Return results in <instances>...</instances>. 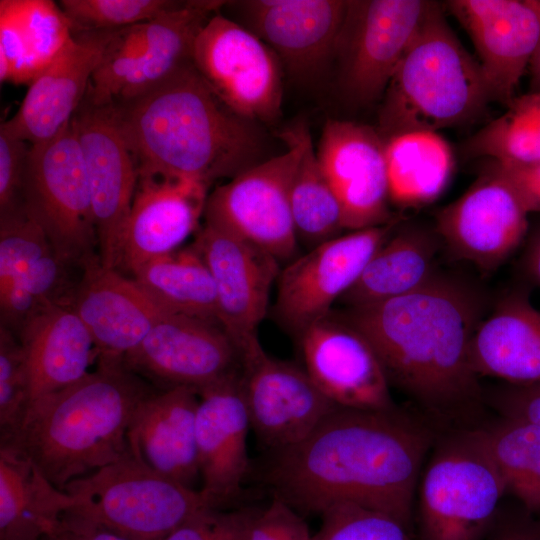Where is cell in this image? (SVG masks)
<instances>
[{"mask_svg": "<svg viewBox=\"0 0 540 540\" xmlns=\"http://www.w3.org/2000/svg\"><path fill=\"white\" fill-rule=\"evenodd\" d=\"M438 434L413 408L337 407L303 441L269 452L261 478L304 517L349 502L412 528L419 478Z\"/></svg>", "mask_w": 540, "mask_h": 540, "instance_id": "1", "label": "cell"}, {"mask_svg": "<svg viewBox=\"0 0 540 540\" xmlns=\"http://www.w3.org/2000/svg\"><path fill=\"white\" fill-rule=\"evenodd\" d=\"M482 303L468 286L436 274L410 293L340 314L368 340L390 387L441 433L488 418L470 361Z\"/></svg>", "mask_w": 540, "mask_h": 540, "instance_id": "2", "label": "cell"}, {"mask_svg": "<svg viewBox=\"0 0 540 540\" xmlns=\"http://www.w3.org/2000/svg\"><path fill=\"white\" fill-rule=\"evenodd\" d=\"M113 103L139 175L209 188L264 161L255 122L231 110L193 61L146 93Z\"/></svg>", "mask_w": 540, "mask_h": 540, "instance_id": "3", "label": "cell"}, {"mask_svg": "<svg viewBox=\"0 0 540 540\" xmlns=\"http://www.w3.org/2000/svg\"><path fill=\"white\" fill-rule=\"evenodd\" d=\"M154 390L122 363H98L76 383L33 401L18 431L0 445L29 458L65 491L130 454L131 419Z\"/></svg>", "mask_w": 540, "mask_h": 540, "instance_id": "4", "label": "cell"}, {"mask_svg": "<svg viewBox=\"0 0 540 540\" xmlns=\"http://www.w3.org/2000/svg\"><path fill=\"white\" fill-rule=\"evenodd\" d=\"M384 140L470 122L493 100L478 60L461 44L434 2L382 97Z\"/></svg>", "mask_w": 540, "mask_h": 540, "instance_id": "5", "label": "cell"}, {"mask_svg": "<svg viewBox=\"0 0 540 540\" xmlns=\"http://www.w3.org/2000/svg\"><path fill=\"white\" fill-rule=\"evenodd\" d=\"M506 494L478 426L439 433L416 491L418 540H484Z\"/></svg>", "mask_w": 540, "mask_h": 540, "instance_id": "6", "label": "cell"}, {"mask_svg": "<svg viewBox=\"0 0 540 540\" xmlns=\"http://www.w3.org/2000/svg\"><path fill=\"white\" fill-rule=\"evenodd\" d=\"M65 491L77 500L71 511L131 540H161L198 512L212 508L199 489L155 472L130 454L72 481Z\"/></svg>", "mask_w": 540, "mask_h": 540, "instance_id": "7", "label": "cell"}, {"mask_svg": "<svg viewBox=\"0 0 540 540\" xmlns=\"http://www.w3.org/2000/svg\"><path fill=\"white\" fill-rule=\"evenodd\" d=\"M22 203L60 256L80 268L98 256L90 184L71 121L53 139L31 145Z\"/></svg>", "mask_w": 540, "mask_h": 540, "instance_id": "8", "label": "cell"}, {"mask_svg": "<svg viewBox=\"0 0 540 540\" xmlns=\"http://www.w3.org/2000/svg\"><path fill=\"white\" fill-rule=\"evenodd\" d=\"M277 135L287 151L215 188L207 197L203 217L206 224L252 243L281 263L294 259L299 244L290 192L301 144L291 126Z\"/></svg>", "mask_w": 540, "mask_h": 540, "instance_id": "9", "label": "cell"}, {"mask_svg": "<svg viewBox=\"0 0 540 540\" xmlns=\"http://www.w3.org/2000/svg\"><path fill=\"white\" fill-rule=\"evenodd\" d=\"M192 61L216 95L241 117L271 123L281 116L282 62L248 28L217 12L199 32Z\"/></svg>", "mask_w": 540, "mask_h": 540, "instance_id": "10", "label": "cell"}, {"mask_svg": "<svg viewBox=\"0 0 540 540\" xmlns=\"http://www.w3.org/2000/svg\"><path fill=\"white\" fill-rule=\"evenodd\" d=\"M398 219L351 231L294 258L281 270L273 313L298 338L332 312V305L356 282L373 254L394 232Z\"/></svg>", "mask_w": 540, "mask_h": 540, "instance_id": "11", "label": "cell"}, {"mask_svg": "<svg viewBox=\"0 0 540 540\" xmlns=\"http://www.w3.org/2000/svg\"><path fill=\"white\" fill-rule=\"evenodd\" d=\"M434 1L354 0L337 43L342 82L351 100L368 104L383 97Z\"/></svg>", "mask_w": 540, "mask_h": 540, "instance_id": "12", "label": "cell"}, {"mask_svg": "<svg viewBox=\"0 0 540 540\" xmlns=\"http://www.w3.org/2000/svg\"><path fill=\"white\" fill-rule=\"evenodd\" d=\"M85 163L97 235V254L117 268L119 242L139 171L119 126L114 103L94 104L86 95L71 119Z\"/></svg>", "mask_w": 540, "mask_h": 540, "instance_id": "13", "label": "cell"}, {"mask_svg": "<svg viewBox=\"0 0 540 540\" xmlns=\"http://www.w3.org/2000/svg\"><path fill=\"white\" fill-rule=\"evenodd\" d=\"M240 363L250 428L269 452L303 441L338 407L303 367L268 355L260 341Z\"/></svg>", "mask_w": 540, "mask_h": 540, "instance_id": "14", "label": "cell"}, {"mask_svg": "<svg viewBox=\"0 0 540 540\" xmlns=\"http://www.w3.org/2000/svg\"><path fill=\"white\" fill-rule=\"evenodd\" d=\"M122 364L158 390L199 391L241 368L239 353L220 325L175 313L155 324Z\"/></svg>", "mask_w": 540, "mask_h": 540, "instance_id": "15", "label": "cell"}, {"mask_svg": "<svg viewBox=\"0 0 540 540\" xmlns=\"http://www.w3.org/2000/svg\"><path fill=\"white\" fill-rule=\"evenodd\" d=\"M192 245L210 271L219 323L240 357L259 342L257 329L268 311L280 262L252 243L206 223Z\"/></svg>", "mask_w": 540, "mask_h": 540, "instance_id": "16", "label": "cell"}, {"mask_svg": "<svg viewBox=\"0 0 540 540\" xmlns=\"http://www.w3.org/2000/svg\"><path fill=\"white\" fill-rule=\"evenodd\" d=\"M528 214L512 185L491 161L459 199L438 213L436 231L454 255L490 272L527 235Z\"/></svg>", "mask_w": 540, "mask_h": 540, "instance_id": "17", "label": "cell"}, {"mask_svg": "<svg viewBox=\"0 0 540 540\" xmlns=\"http://www.w3.org/2000/svg\"><path fill=\"white\" fill-rule=\"evenodd\" d=\"M297 340L303 368L335 405L359 410L397 407L372 346L340 313L332 311Z\"/></svg>", "mask_w": 540, "mask_h": 540, "instance_id": "18", "label": "cell"}, {"mask_svg": "<svg viewBox=\"0 0 540 540\" xmlns=\"http://www.w3.org/2000/svg\"><path fill=\"white\" fill-rule=\"evenodd\" d=\"M316 152L340 202L345 229L355 231L394 220L389 211L385 140L377 129L328 119Z\"/></svg>", "mask_w": 540, "mask_h": 540, "instance_id": "19", "label": "cell"}, {"mask_svg": "<svg viewBox=\"0 0 540 540\" xmlns=\"http://www.w3.org/2000/svg\"><path fill=\"white\" fill-rule=\"evenodd\" d=\"M471 38L493 101L508 105L540 43L539 0H451Z\"/></svg>", "mask_w": 540, "mask_h": 540, "instance_id": "20", "label": "cell"}, {"mask_svg": "<svg viewBox=\"0 0 540 540\" xmlns=\"http://www.w3.org/2000/svg\"><path fill=\"white\" fill-rule=\"evenodd\" d=\"M196 443L202 495L212 508L235 501L249 472L250 422L241 368L200 389Z\"/></svg>", "mask_w": 540, "mask_h": 540, "instance_id": "21", "label": "cell"}, {"mask_svg": "<svg viewBox=\"0 0 540 540\" xmlns=\"http://www.w3.org/2000/svg\"><path fill=\"white\" fill-rule=\"evenodd\" d=\"M71 307L95 344L98 363H122L166 314L132 278L96 256L83 267Z\"/></svg>", "mask_w": 540, "mask_h": 540, "instance_id": "22", "label": "cell"}, {"mask_svg": "<svg viewBox=\"0 0 540 540\" xmlns=\"http://www.w3.org/2000/svg\"><path fill=\"white\" fill-rule=\"evenodd\" d=\"M208 189L195 181L139 175L120 237L117 268L132 275L145 263L181 248L200 228Z\"/></svg>", "mask_w": 540, "mask_h": 540, "instance_id": "23", "label": "cell"}, {"mask_svg": "<svg viewBox=\"0 0 540 540\" xmlns=\"http://www.w3.org/2000/svg\"><path fill=\"white\" fill-rule=\"evenodd\" d=\"M116 30H82L34 79L17 112L2 124L35 145L59 135L82 103L91 77Z\"/></svg>", "mask_w": 540, "mask_h": 540, "instance_id": "24", "label": "cell"}, {"mask_svg": "<svg viewBox=\"0 0 540 540\" xmlns=\"http://www.w3.org/2000/svg\"><path fill=\"white\" fill-rule=\"evenodd\" d=\"M231 2L239 8L248 29L299 78L315 75L335 54L349 3L345 0Z\"/></svg>", "mask_w": 540, "mask_h": 540, "instance_id": "25", "label": "cell"}, {"mask_svg": "<svg viewBox=\"0 0 540 540\" xmlns=\"http://www.w3.org/2000/svg\"><path fill=\"white\" fill-rule=\"evenodd\" d=\"M198 392L179 386L154 390L137 406L128 429L129 452L155 472L186 487L200 479Z\"/></svg>", "mask_w": 540, "mask_h": 540, "instance_id": "26", "label": "cell"}, {"mask_svg": "<svg viewBox=\"0 0 540 540\" xmlns=\"http://www.w3.org/2000/svg\"><path fill=\"white\" fill-rule=\"evenodd\" d=\"M16 336L25 352L30 404L81 380L97 360L92 336L69 305L39 313Z\"/></svg>", "mask_w": 540, "mask_h": 540, "instance_id": "27", "label": "cell"}, {"mask_svg": "<svg viewBox=\"0 0 540 540\" xmlns=\"http://www.w3.org/2000/svg\"><path fill=\"white\" fill-rule=\"evenodd\" d=\"M474 372L511 384H540V312L526 294L506 296L471 340Z\"/></svg>", "mask_w": 540, "mask_h": 540, "instance_id": "28", "label": "cell"}, {"mask_svg": "<svg viewBox=\"0 0 540 540\" xmlns=\"http://www.w3.org/2000/svg\"><path fill=\"white\" fill-rule=\"evenodd\" d=\"M72 37L59 4L0 0V80L30 85Z\"/></svg>", "mask_w": 540, "mask_h": 540, "instance_id": "29", "label": "cell"}, {"mask_svg": "<svg viewBox=\"0 0 540 540\" xmlns=\"http://www.w3.org/2000/svg\"><path fill=\"white\" fill-rule=\"evenodd\" d=\"M76 504L29 458L0 445V540H46Z\"/></svg>", "mask_w": 540, "mask_h": 540, "instance_id": "30", "label": "cell"}, {"mask_svg": "<svg viewBox=\"0 0 540 540\" xmlns=\"http://www.w3.org/2000/svg\"><path fill=\"white\" fill-rule=\"evenodd\" d=\"M441 238L410 226L394 232L373 254L356 282L342 295L347 308L376 304L410 293L435 275Z\"/></svg>", "mask_w": 540, "mask_h": 540, "instance_id": "31", "label": "cell"}, {"mask_svg": "<svg viewBox=\"0 0 540 540\" xmlns=\"http://www.w3.org/2000/svg\"><path fill=\"white\" fill-rule=\"evenodd\" d=\"M225 3L220 0L182 1L177 8L148 21L146 53L138 70L115 100L146 93L192 63L199 32Z\"/></svg>", "mask_w": 540, "mask_h": 540, "instance_id": "32", "label": "cell"}, {"mask_svg": "<svg viewBox=\"0 0 540 540\" xmlns=\"http://www.w3.org/2000/svg\"><path fill=\"white\" fill-rule=\"evenodd\" d=\"M390 202L403 208L435 200L445 189L454 159L437 132L413 131L385 140Z\"/></svg>", "mask_w": 540, "mask_h": 540, "instance_id": "33", "label": "cell"}, {"mask_svg": "<svg viewBox=\"0 0 540 540\" xmlns=\"http://www.w3.org/2000/svg\"><path fill=\"white\" fill-rule=\"evenodd\" d=\"M131 277L167 312L220 325L213 278L192 244L145 263Z\"/></svg>", "mask_w": 540, "mask_h": 540, "instance_id": "34", "label": "cell"}, {"mask_svg": "<svg viewBox=\"0 0 540 540\" xmlns=\"http://www.w3.org/2000/svg\"><path fill=\"white\" fill-rule=\"evenodd\" d=\"M301 157L291 185L290 202L298 243L312 249L344 230L340 202L325 176L305 122L291 126Z\"/></svg>", "mask_w": 540, "mask_h": 540, "instance_id": "35", "label": "cell"}, {"mask_svg": "<svg viewBox=\"0 0 540 540\" xmlns=\"http://www.w3.org/2000/svg\"><path fill=\"white\" fill-rule=\"evenodd\" d=\"M507 494L540 518V428L496 416L478 425Z\"/></svg>", "mask_w": 540, "mask_h": 540, "instance_id": "36", "label": "cell"}, {"mask_svg": "<svg viewBox=\"0 0 540 540\" xmlns=\"http://www.w3.org/2000/svg\"><path fill=\"white\" fill-rule=\"evenodd\" d=\"M83 268L55 250L0 289L1 325L15 335L36 315L54 306H71Z\"/></svg>", "mask_w": 540, "mask_h": 540, "instance_id": "37", "label": "cell"}, {"mask_svg": "<svg viewBox=\"0 0 540 540\" xmlns=\"http://www.w3.org/2000/svg\"><path fill=\"white\" fill-rule=\"evenodd\" d=\"M506 111L467 143L471 156L517 164H540V91L516 96Z\"/></svg>", "mask_w": 540, "mask_h": 540, "instance_id": "38", "label": "cell"}, {"mask_svg": "<svg viewBox=\"0 0 540 540\" xmlns=\"http://www.w3.org/2000/svg\"><path fill=\"white\" fill-rule=\"evenodd\" d=\"M147 50V22L117 29L91 77L86 96L97 105L114 102L138 70Z\"/></svg>", "mask_w": 540, "mask_h": 540, "instance_id": "39", "label": "cell"}, {"mask_svg": "<svg viewBox=\"0 0 540 540\" xmlns=\"http://www.w3.org/2000/svg\"><path fill=\"white\" fill-rule=\"evenodd\" d=\"M314 540H418L412 528L392 515L355 503L327 508Z\"/></svg>", "mask_w": 540, "mask_h": 540, "instance_id": "40", "label": "cell"}, {"mask_svg": "<svg viewBox=\"0 0 540 540\" xmlns=\"http://www.w3.org/2000/svg\"><path fill=\"white\" fill-rule=\"evenodd\" d=\"M181 3L175 0H61L59 5L74 32L117 30L148 22Z\"/></svg>", "mask_w": 540, "mask_h": 540, "instance_id": "41", "label": "cell"}, {"mask_svg": "<svg viewBox=\"0 0 540 540\" xmlns=\"http://www.w3.org/2000/svg\"><path fill=\"white\" fill-rule=\"evenodd\" d=\"M30 405L25 352L18 337L0 326V441L23 424Z\"/></svg>", "mask_w": 540, "mask_h": 540, "instance_id": "42", "label": "cell"}, {"mask_svg": "<svg viewBox=\"0 0 540 540\" xmlns=\"http://www.w3.org/2000/svg\"><path fill=\"white\" fill-rule=\"evenodd\" d=\"M52 250L48 236L24 207L0 215V289Z\"/></svg>", "mask_w": 540, "mask_h": 540, "instance_id": "43", "label": "cell"}, {"mask_svg": "<svg viewBox=\"0 0 540 540\" xmlns=\"http://www.w3.org/2000/svg\"><path fill=\"white\" fill-rule=\"evenodd\" d=\"M245 540H314L305 518L279 497L272 496L264 508H257Z\"/></svg>", "mask_w": 540, "mask_h": 540, "instance_id": "44", "label": "cell"}, {"mask_svg": "<svg viewBox=\"0 0 540 540\" xmlns=\"http://www.w3.org/2000/svg\"><path fill=\"white\" fill-rule=\"evenodd\" d=\"M31 145L0 125V215L23 207L22 187Z\"/></svg>", "mask_w": 540, "mask_h": 540, "instance_id": "45", "label": "cell"}, {"mask_svg": "<svg viewBox=\"0 0 540 540\" xmlns=\"http://www.w3.org/2000/svg\"><path fill=\"white\" fill-rule=\"evenodd\" d=\"M488 409L498 416L521 420L540 428V384L502 383L484 388Z\"/></svg>", "mask_w": 540, "mask_h": 540, "instance_id": "46", "label": "cell"}, {"mask_svg": "<svg viewBox=\"0 0 540 540\" xmlns=\"http://www.w3.org/2000/svg\"><path fill=\"white\" fill-rule=\"evenodd\" d=\"M484 540H540V518L517 501L502 502Z\"/></svg>", "mask_w": 540, "mask_h": 540, "instance_id": "47", "label": "cell"}, {"mask_svg": "<svg viewBox=\"0 0 540 540\" xmlns=\"http://www.w3.org/2000/svg\"><path fill=\"white\" fill-rule=\"evenodd\" d=\"M512 185L528 213L540 212V164L517 165L493 161Z\"/></svg>", "mask_w": 540, "mask_h": 540, "instance_id": "48", "label": "cell"}, {"mask_svg": "<svg viewBox=\"0 0 540 540\" xmlns=\"http://www.w3.org/2000/svg\"><path fill=\"white\" fill-rule=\"evenodd\" d=\"M47 540H131L74 511L68 510Z\"/></svg>", "mask_w": 540, "mask_h": 540, "instance_id": "49", "label": "cell"}, {"mask_svg": "<svg viewBox=\"0 0 540 540\" xmlns=\"http://www.w3.org/2000/svg\"><path fill=\"white\" fill-rule=\"evenodd\" d=\"M256 510V507L219 510L208 540H245L248 526Z\"/></svg>", "mask_w": 540, "mask_h": 540, "instance_id": "50", "label": "cell"}, {"mask_svg": "<svg viewBox=\"0 0 540 540\" xmlns=\"http://www.w3.org/2000/svg\"><path fill=\"white\" fill-rule=\"evenodd\" d=\"M218 511L207 508L198 512L161 540H208Z\"/></svg>", "mask_w": 540, "mask_h": 540, "instance_id": "51", "label": "cell"}, {"mask_svg": "<svg viewBox=\"0 0 540 540\" xmlns=\"http://www.w3.org/2000/svg\"><path fill=\"white\" fill-rule=\"evenodd\" d=\"M523 265L528 276L540 285V224L535 227L527 242Z\"/></svg>", "mask_w": 540, "mask_h": 540, "instance_id": "52", "label": "cell"}, {"mask_svg": "<svg viewBox=\"0 0 540 540\" xmlns=\"http://www.w3.org/2000/svg\"><path fill=\"white\" fill-rule=\"evenodd\" d=\"M529 70L532 91H540V43L530 61Z\"/></svg>", "mask_w": 540, "mask_h": 540, "instance_id": "53", "label": "cell"}, {"mask_svg": "<svg viewBox=\"0 0 540 540\" xmlns=\"http://www.w3.org/2000/svg\"><path fill=\"white\" fill-rule=\"evenodd\" d=\"M47 540V539H46Z\"/></svg>", "mask_w": 540, "mask_h": 540, "instance_id": "54", "label": "cell"}]
</instances>
